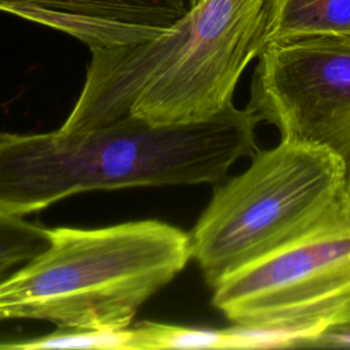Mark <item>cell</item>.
<instances>
[{
	"label": "cell",
	"instance_id": "6da1fadb",
	"mask_svg": "<svg viewBox=\"0 0 350 350\" xmlns=\"http://www.w3.org/2000/svg\"><path fill=\"white\" fill-rule=\"evenodd\" d=\"M258 123L232 104L196 122L124 118L82 131L0 134V212L23 216L90 190L219 183L258 150Z\"/></svg>",
	"mask_w": 350,
	"mask_h": 350
},
{
	"label": "cell",
	"instance_id": "7a4b0ae2",
	"mask_svg": "<svg viewBox=\"0 0 350 350\" xmlns=\"http://www.w3.org/2000/svg\"><path fill=\"white\" fill-rule=\"evenodd\" d=\"M265 5L198 0L154 37L90 51L81 94L60 130H90L124 118L196 122L224 111L265 46Z\"/></svg>",
	"mask_w": 350,
	"mask_h": 350
},
{
	"label": "cell",
	"instance_id": "3957f363",
	"mask_svg": "<svg viewBox=\"0 0 350 350\" xmlns=\"http://www.w3.org/2000/svg\"><path fill=\"white\" fill-rule=\"evenodd\" d=\"M190 258L189 234L159 220L51 228V246L0 284V321L126 328Z\"/></svg>",
	"mask_w": 350,
	"mask_h": 350
},
{
	"label": "cell",
	"instance_id": "277c9868",
	"mask_svg": "<svg viewBox=\"0 0 350 350\" xmlns=\"http://www.w3.org/2000/svg\"><path fill=\"white\" fill-rule=\"evenodd\" d=\"M250 159L215 190L189 234L211 287L302 235L345 190L342 165L323 146L280 138Z\"/></svg>",
	"mask_w": 350,
	"mask_h": 350
},
{
	"label": "cell",
	"instance_id": "5b68a950",
	"mask_svg": "<svg viewBox=\"0 0 350 350\" xmlns=\"http://www.w3.org/2000/svg\"><path fill=\"white\" fill-rule=\"evenodd\" d=\"M232 324L288 329L308 342L350 324V191L302 235L212 287Z\"/></svg>",
	"mask_w": 350,
	"mask_h": 350
},
{
	"label": "cell",
	"instance_id": "8992f818",
	"mask_svg": "<svg viewBox=\"0 0 350 350\" xmlns=\"http://www.w3.org/2000/svg\"><path fill=\"white\" fill-rule=\"evenodd\" d=\"M257 59L247 107L280 138L329 150L350 191V37L273 42Z\"/></svg>",
	"mask_w": 350,
	"mask_h": 350
},
{
	"label": "cell",
	"instance_id": "52a82bcc",
	"mask_svg": "<svg viewBox=\"0 0 350 350\" xmlns=\"http://www.w3.org/2000/svg\"><path fill=\"white\" fill-rule=\"evenodd\" d=\"M198 0H0V11L66 33L89 51L148 40Z\"/></svg>",
	"mask_w": 350,
	"mask_h": 350
},
{
	"label": "cell",
	"instance_id": "ba28073f",
	"mask_svg": "<svg viewBox=\"0 0 350 350\" xmlns=\"http://www.w3.org/2000/svg\"><path fill=\"white\" fill-rule=\"evenodd\" d=\"M325 36L350 37V0H267L265 46Z\"/></svg>",
	"mask_w": 350,
	"mask_h": 350
},
{
	"label": "cell",
	"instance_id": "9c48e42d",
	"mask_svg": "<svg viewBox=\"0 0 350 350\" xmlns=\"http://www.w3.org/2000/svg\"><path fill=\"white\" fill-rule=\"evenodd\" d=\"M51 246V228L0 212V284Z\"/></svg>",
	"mask_w": 350,
	"mask_h": 350
},
{
	"label": "cell",
	"instance_id": "30bf717a",
	"mask_svg": "<svg viewBox=\"0 0 350 350\" xmlns=\"http://www.w3.org/2000/svg\"><path fill=\"white\" fill-rule=\"evenodd\" d=\"M133 349H224V329L144 321L131 325Z\"/></svg>",
	"mask_w": 350,
	"mask_h": 350
},
{
	"label": "cell",
	"instance_id": "8fae6325",
	"mask_svg": "<svg viewBox=\"0 0 350 350\" xmlns=\"http://www.w3.org/2000/svg\"><path fill=\"white\" fill-rule=\"evenodd\" d=\"M0 349H133L130 325L120 329H71L57 331L18 342L0 343Z\"/></svg>",
	"mask_w": 350,
	"mask_h": 350
},
{
	"label": "cell",
	"instance_id": "7c38bea8",
	"mask_svg": "<svg viewBox=\"0 0 350 350\" xmlns=\"http://www.w3.org/2000/svg\"><path fill=\"white\" fill-rule=\"evenodd\" d=\"M306 336L288 329L237 325L224 329V349H271L304 346Z\"/></svg>",
	"mask_w": 350,
	"mask_h": 350
},
{
	"label": "cell",
	"instance_id": "4fadbf2b",
	"mask_svg": "<svg viewBox=\"0 0 350 350\" xmlns=\"http://www.w3.org/2000/svg\"><path fill=\"white\" fill-rule=\"evenodd\" d=\"M306 346L325 347H350V324L336 328H329L313 336Z\"/></svg>",
	"mask_w": 350,
	"mask_h": 350
}]
</instances>
